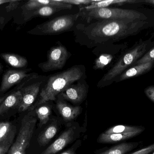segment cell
<instances>
[{
  "label": "cell",
  "mask_w": 154,
  "mask_h": 154,
  "mask_svg": "<svg viewBox=\"0 0 154 154\" xmlns=\"http://www.w3.org/2000/svg\"><path fill=\"white\" fill-rule=\"evenodd\" d=\"M20 0H11L6 6V10L7 12H10L15 10L20 4Z\"/></svg>",
  "instance_id": "obj_28"
},
{
  "label": "cell",
  "mask_w": 154,
  "mask_h": 154,
  "mask_svg": "<svg viewBox=\"0 0 154 154\" xmlns=\"http://www.w3.org/2000/svg\"><path fill=\"white\" fill-rule=\"evenodd\" d=\"M147 45L146 43L139 44L122 55L98 82V87L107 86L115 81L128 68L133 66L143 55L147 49Z\"/></svg>",
  "instance_id": "obj_4"
},
{
  "label": "cell",
  "mask_w": 154,
  "mask_h": 154,
  "mask_svg": "<svg viewBox=\"0 0 154 154\" xmlns=\"http://www.w3.org/2000/svg\"><path fill=\"white\" fill-rule=\"evenodd\" d=\"M57 97V108L63 119L65 121H69L76 118L81 112V107L70 105L67 104L61 97V99Z\"/></svg>",
  "instance_id": "obj_13"
},
{
  "label": "cell",
  "mask_w": 154,
  "mask_h": 154,
  "mask_svg": "<svg viewBox=\"0 0 154 154\" xmlns=\"http://www.w3.org/2000/svg\"><path fill=\"white\" fill-rule=\"evenodd\" d=\"M37 118L31 113L23 117L20 128L14 143L8 151V154H26V151L31 140Z\"/></svg>",
  "instance_id": "obj_6"
},
{
  "label": "cell",
  "mask_w": 154,
  "mask_h": 154,
  "mask_svg": "<svg viewBox=\"0 0 154 154\" xmlns=\"http://www.w3.org/2000/svg\"><path fill=\"white\" fill-rule=\"evenodd\" d=\"M21 98L22 94L20 90L9 95L0 105V115H3L11 108L15 107H18Z\"/></svg>",
  "instance_id": "obj_19"
},
{
  "label": "cell",
  "mask_w": 154,
  "mask_h": 154,
  "mask_svg": "<svg viewBox=\"0 0 154 154\" xmlns=\"http://www.w3.org/2000/svg\"><path fill=\"white\" fill-rule=\"evenodd\" d=\"M144 20L123 19L100 20L76 24L74 27L75 41L89 49L113 44L143 29Z\"/></svg>",
  "instance_id": "obj_1"
},
{
  "label": "cell",
  "mask_w": 154,
  "mask_h": 154,
  "mask_svg": "<svg viewBox=\"0 0 154 154\" xmlns=\"http://www.w3.org/2000/svg\"><path fill=\"white\" fill-rule=\"evenodd\" d=\"M146 96L154 103V86H150L145 90Z\"/></svg>",
  "instance_id": "obj_30"
},
{
  "label": "cell",
  "mask_w": 154,
  "mask_h": 154,
  "mask_svg": "<svg viewBox=\"0 0 154 154\" xmlns=\"http://www.w3.org/2000/svg\"><path fill=\"white\" fill-rule=\"evenodd\" d=\"M59 2L74 5H88L93 2L94 0H58Z\"/></svg>",
  "instance_id": "obj_27"
},
{
  "label": "cell",
  "mask_w": 154,
  "mask_h": 154,
  "mask_svg": "<svg viewBox=\"0 0 154 154\" xmlns=\"http://www.w3.org/2000/svg\"><path fill=\"white\" fill-rule=\"evenodd\" d=\"M11 0H0V5L3 4L10 2Z\"/></svg>",
  "instance_id": "obj_33"
},
{
  "label": "cell",
  "mask_w": 154,
  "mask_h": 154,
  "mask_svg": "<svg viewBox=\"0 0 154 154\" xmlns=\"http://www.w3.org/2000/svg\"><path fill=\"white\" fill-rule=\"evenodd\" d=\"M31 74H27L25 71L14 70L7 71L3 76L0 92L4 93L13 86L20 83L24 79L31 77Z\"/></svg>",
  "instance_id": "obj_12"
},
{
  "label": "cell",
  "mask_w": 154,
  "mask_h": 154,
  "mask_svg": "<svg viewBox=\"0 0 154 154\" xmlns=\"http://www.w3.org/2000/svg\"><path fill=\"white\" fill-rule=\"evenodd\" d=\"M13 143L0 144V154H5L9 151Z\"/></svg>",
  "instance_id": "obj_31"
},
{
  "label": "cell",
  "mask_w": 154,
  "mask_h": 154,
  "mask_svg": "<svg viewBox=\"0 0 154 154\" xmlns=\"http://www.w3.org/2000/svg\"><path fill=\"white\" fill-rule=\"evenodd\" d=\"M140 132L125 133V134H106L103 133L99 137L98 143H118L124 140H127L134 137L136 136Z\"/></svg>",
  "instance_id": "obj_16"
},
{
  "label": "cell",
  "mask_w": 154,
  "mask_h": 154,
  "mask_svg": "<svg viewBox=\"0 0 154 154\" xmlns=\"http://www.w3.org/2000/svg\"><path fill=\"white\" fill-rule=\"evenodd\" d=\"M0 93H1V92H0ZM5 99V97H2L0 96V105L2 103L3 101H4Z\"/></svg>",
  "instance_id": "obj_35"
},
{
  "label": "cell",
  "mask_w": 154,
  "mask_h": 154,
  "mask_svg": "<svg viewBox=\"0 0 154 154\" xmlns=\"http://www.w3.org/2000/svg\"><path fill=\"white\" fill-rule=\"evenodd\" d=\"M116 47L113 44L103 45L95 48L92 52L97 56L93 69L103 70L110 65L116 58Z\"/></svg>",
  "instance_id": "obj_9"
},
{
  "label": "cell",
  "mask_w": 154,
  "mask_h": 154,
  "mask_svg": "<svg viewBox=\"0 0 154 154\" xmlns=\"http://www.w3.org/2000/svg\"><path fill=\"white\" fill-rule=\"evenodd\" d=\"M46 5L66 6L70 9L73 7L71 5L60 2L58 0H31L27 2L22 7L26 14Z\"/></svg>",
  "instance_id": "obj_15"
},
{
  "label": "cell",
  "mask_w": 154,
  "mask_h": 154,
  "mask_svg": "<svg viewBox=\"0 0 154 154\" xmlns=\"http://www.w3.org/2000/svg\"><path fill=\"white\" fill-rule=\"evenodd\" d=\"M70 9L66 6H57V5H46L42 6L33 11L26 14V20H29L30 18L37 16H49L58 12L62 10Z\"/></svg>",
  "instance_id": "obj_18"
},
{
  "label": "cell",
  "mask_w": 154,
  "mask_h": 154,
  "mask_svg": "<svg viewBox=\"0 0 154 154\" xmlns=\"http://www.w3.org/2000/svg\"><path fill=\"white\" fill-rule=\"evenodd\" d=\"M154 151V143L131 154H149Z\"/></svg>",
  "instance_id": "obj_29"
},
{
  "label": "cell",
  "mask_w": 154,
  "mask_h": 154,
  "mask_svg": "<svg viewBox=\"0 0 154 154\" xmlns=\"http://www.w3.org/2000/svg\"><path fill=\"white\" fill-rule=\"evenodd\" d=\"M57 125L56 124H51L46 127L39 135L38 143L41 146H45L53 138L57 133Z\"/></svg>",
  "instance_id": "obj_20"
},
{
  "label": "cell",
  "mask_w": 154,
  "mask_h": 154,
  "mask_svg": "<svg viewBox=\"0 0 154 154\" xmlns=\"http://www.w3.org/2000/svg\"><path fill=\"white\" fill-rule=\"evenodd\" d=\"M35 112L39 119L40 126L46 124L49 120L50 116L51 115V109L49 106L48 105L41 106L36 108Z\"/></svg>",
  "instance_id": "obj_25"
},
{
  "label": "cell",
  "mask_w": 154,
  "mask_h": 154,
  "mask_svg": "<svg viewBox=\"0 0 154 154\" xmlns=\"http://www.w3.org/2000/svg\"><path fill=\"white\" fill-rule=\"evenodd\" d=\"M79 18V12L75 14H66L55 17L37 25L34 29L28 32L33 35H58L74 30Z\"/></svg>",
  "instance_id": "obj_5"
},
{
  "label": "cell",
  "mask_w": 154,
  "mask_h": 154,
  "mask_svg": "<svg viewBox=\"0 0 154 154\" xmlns=\"http://www.w3.org/2000/svg\"><path fill=\"white\" fill-rule=\"evenodd\" d=\"M88 86L85 80H79L76 84H73L68 87L58 96L63 99L70 101L74 104L82 103L87 96Z\"/></svg>",
  "instance_id": "obj_10"
},
{
  "label": "cell",
  "mask_w": 154,
  "mask_h": 154,
  "mask_svg": "<svg viewBox=\"0 0 154 154\" xmlns=\"http://www.w3.org/2000/svg\"><path fill=\"white\" fill-rule=\"evenodd\" d=\"M153 154H154V153H153Z\"/></svg>",
  "instance_id": "obj_37"
},
{
  "label": "cell",
  "mask_w": 154,
  "mask_h": 154,
  "mask_svg": "<svg viewBox=\"0 0 154 154\" xmlns=\"http://www.w3.org/2000/svg\"><path fill=\"white\" fill-rule=\"evenodd\" d=\"M154 61V47L150 51L148 52L144 56L141 58L137 60L134 64L133 66L139 64H143V63H147L150 61Z\"/></svg>",
  "instance_id": "obj_26"
},
{
  "label": "cell",
  "mask_w": 154,
  "mask_h": 154,
  "mask_svg": "<svg viewBox=\"0 0 154 154\" xmlns=\"http://www.w3.org/2000/svg\"><path fill=\"white\" fill-rule=\"evenodd\" d=\"M154 64V61L133 66L124 71L116 79L115 81L116 82H119L146 73L152 69Z\"/></svg>",
  "instance_id": "obj_14"
},
{
  "label": "cell",
  "mask_w": 154,
  "mask_h": 154,
  "mask_svg": "<svg viewBox=\"0 0 154 154\" xmlns=\"http://www.w3.org/2000/svg\"><path fill=\"white\" fill-rule=\"evenodd\" d=\"M51 48L47 53L46 61L38 64V67L44 72L62 69L71 54L67 48L60 42Z\"/></svg>",
  "instance_id": "obj_7"
},
{
  "label": "cell",
  "mask_w": 154,
  "mask_h": 154,
  "mask_svg": "<svg viewBox=\"0 0 154 154\" xmlns=\"http://www.w3.org/2000/svg\"><path fill=\"white\" fill-rule=\"evenodd\" d=\"M16 128L9 122H0V144L13 143Z\"/></svg>",
  "instance_id": "obj_17"
},
{
  "label": "cell",
  "mask_w": 154,
  "mask_h": 154,
  "mask_svg": "<svg viewBox=\"0 0 154 154\" xmlns=\"http://www.w3.org/2000/svg\"><path fill=\"white\" fill-rule=\"evenodd\" d=\"M86 77L85 67L75 65L71 68L48 77L42 88L39 98L29 108L30 111L50 101H55L56 98L70 85Z\"/></svg>",
  "instance_id": "obj_2"
},
{
  "label": "cell",
  "mask_w": 154,
  "mask_h": 154,
  "mask_svg": "<svg viewBox=\"0 0 154 154\" xmlns=\"http://www.w3.org/2000/svg\"><path fill=\"white\" fill-rule=\"evenodd\" d=\"M75 147H72V148L68 149L60 154H75Z\"/></svg>",
  "instance_id": "obj_32"
},
{
  "label": "cell",
  "mask_w": 154,
  "mask_h": 154,
  "mask_svg": "<svg viewBox=\"0 0 154 154\" xmlns=\"http://www.w3.org/2000/svg\"><path fill=\"white\" fill-rule=\"evenodd\" d=\"M135 1H127V0H113V1H100V0H94L93 2L88 5H85L82 7H80V9L90 10L95 8H105L109 7L115 5H121L126 3L135 2Z\"/></svg>",
  "instance_id": "obj_22"
},
{
  "label": "cell",
  "mask_w": 154,
  "mask_h": 154,
  "mask_svg": "<svg viewBox=\"0 0 154 154\" xmlns=\"http://www.w3.org/2000/svg\"><path fill=\"white\" fill-rule=\"evenodd\" d=\"M1 57L6 63L14 68H24L28 64V61L26 58L20 55L5 53L1 54Z\"/></svg>",
  "instance_id": "obj_21"
},
{
  "label": "cell",
  "mask_w": 154,
  "mask_h": 154,
  "mask_svg": "<svg viewBox=\"0 0 154 154\" xmlns=\"http://www.w3.org/2000/svg\"><path fill=\"white\" fill-rule=\"evenodd\" d=\"M138 143H123L99 154H125L138 145Z\"/></svg>",
  "instance_id": "obj_24"
},
{
  "label": "cell",
  "mask_w": 154,
  "mask_h": 154,
  "mask_svg": "<svg viewBox=\"0 0 154 154\" xmlns=\"http://www.w3.org/2000/svg\"><path fill=\"white\" fill-rule=\"evenodd\" d=\"M2 66H1V64H0V71H1V70H2Z\"/></svg>",
  "instance_id": "obj_36"
},
{
  "label": "cell",
  "mask_w": 154,
  "mask_h": 154,
  "mask_svg": "<svg viewBox=\"0 0 154 154\" xmlns=\"http://www.w3.org/2000/svg\"><path fill=\"white\" fill-rule=\"evenodd\" d=\"M75 127L72 126L66 129L60 136L50 145L41 154H56L63 150L72 142L75 137Z\"/></svg>",
  "instance_id": "obj_11"
},
{
  "label": "cell",
  "mask_w": 154,
  "mask_h": 154,
  "mask_svg": "<svg viewBox=\"0 0 154 154\" xmlns=\"http://www.w3.org/2000/svg\"><path fill=\"white\" fill-rule=\"evenodd\" d=\"M79 17L87 23L100 20H116L128 19L136 20H144L146 19L144 14L134 10L121 8L105 7L90 10L80 9Z\"/></svg>",
  "instance_id": "obj_3"
},
{
  "label": "cell",
  "mask_w": 154,
  "mask_h": 154,
  "mask_svg": "<svg viewBox=\"0 0 154 154\" xmlns=\"http://www.w3.org/2000/svg\"><path fill=\"white\" fill-rule=\"evenodd\" d=\"M145 2L147 3H149L152 4L154 5V0H149V1H145Z\"/></svg>",
  "instance_id": "obj_34"
},
{
  "label": "cell",
  "mask_w": 154,
  "mask_h": 154,
  "mask_svg": "<svg viewBox=\"0 0 154 154\" xmlns=\"http://www.w3.org/2000/svg\"><path fill=\"white\" fill-rule=\"evenodd\" d=\"M144 128L141 127L130 126L127 125H117L109 128L104 132L106 134H125V133L140 132L142 133Z\"/></svg>",
  "instance_id": "obj_23"
},
{
  "label": "cell",
  "mask_w": 154,
  "mask_h": 154,
  "mask_svg": "<svg viewBox=\"0 0 154 154\" xmlns=\"http://www.w3.org/2000/svg\"><path fill=\"white\" fill-rule=\"evenodd\" d=\"M48 77L36 76L33 82L20 89L22 94L20 103L18 106L19 111L24 112L29 108L36 100L42 85L46 83Z\"/></svg>",
  "instance_id": "obj_8"
}]
</instances>
